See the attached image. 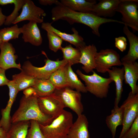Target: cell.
Segmentation results:
<instances>
[{"label": "cell", "instance_id": "obj_19", "mask_svg": "<svg viewBox=\"0 0 138 138\" xmlns=\"http://www.w3.org/2000/svg\"><path fill=\"white\" fill-rule=\"evenodd\" d=\"M37 23L30 21L21 27L22 38L26 42H29L37 46L40 45L42 38Z\"/></svg>", "mask_w": 138, "mask_h": 138}, {"label": "cell", "instance_id": "obj_25", "mask_svg": "<svg viewBox=\"0 0 138 138\" xmlns=\"http://www.w3.org/2000/svg\"><path fill=\"white\" fill-rule=\"evenodd\" d=\"M65 71L69 87L73 89H75L76 90L80 92L85 93L87 92L85 86L78 78L71 65L67 64L65 66Z\"/></svg>", "mask_w": 138, "mask_h": 138}, {"label": "cell", "instance_id": "obj_4", "mask_svg": "<svg viewBox=\"0 0 138 138\" xmlns=\"http://www.w3.org/2000/svg\"><path fill=\"white\" fill-rule=\"evenodd\" d=\"M91 75H85L79 70L76 71L77 74L85 82L87 92H89L98 98L107 97L110 84L113 82L109 77L106 78L99 75L94 71Z\"/></svg>", "mask_w": 138, "mask_h": 138}, {"label": "cell", "instance_id": "obj_13", "mask_svg": "<svg viewBox=\"0 0 138 138\" xmlns=\"http://www.w3.org/2000/svg\"><path fill=\"white\" fill-rule=\"evenodd\" d=\"M7 85L9 89V99L5 108L1 110L0 128H2L7 132L11 125L10 112L12 107L19 91L16 85L12 80H10Z\"/></svg>", "mask_w": 138, "mask_h": 138}, {"label": "cell", "instance_id": "obj_28", "mask_svg": "<svg viewBox=\"0 0 138 138\" xmlns=\"http://www.w3.org/2000/svg\"><path fill=\"white\" fill-rule=\"evenodd\" d=\"M60 50L63 54L64 60L67 64L71 66L79 63L80 56V49L73 47L69 44L64 47H62Z\"/></svg>", "mask_w": 138, "mask_h": 138}, {"label": "cell", "instance_id": "obj_24", "mask_svg": "<svg viewBox=\"0 0 138 138\" xmlns=\"http://www.w3.org/2000/svg\"><path fill=\"white\" fill-rule=\"evenodd\" d=\"M30 124V121L11 123L5 138H26Z\"/></svg>", "mask_w": 138, "mask_h": 138}, {"label": "cell", "instance_id": "obj_29", "mask_svg": "<svg viewBox=\"0 0 138 138\" xmlns=\"http://www.w3.org/2000/svg\"><path fill=\"white\" fill-rule=\"evenodd\" d=\"M65 65L61 67L55 71L49 79L56 89L69 87L65 73Z\"/></svg>", "mask_w": 138, "mask_h": 138}, {"label": "cell", "instance_id": "obj_40", "mask_svg": "<svg viewBox=\"0 0 138 138\" xmlns=\"http://www.w3.org/2000/svg\"><path fill=\"white\" fill-rule=\"evenodd\" d=\"M7 132L2 128H0V138H5Z\"/></svg>", "mask_w": 138, "mask_h": 138}, {"label": "cell", "instance_id": "obj_17", "mask_svg": "<svg viewBox=\"0 0 138 138\" xmlns=\"http://www.w3.org/2000/svg\"><path fill=\"white\" fill-rule=\"evenodd\" d=\"M88 125V119L84 114L78 116L70 128L66 138H90Z\"/></svg>", "mask_w": 138, "mask_h": 138}, {"label": "cell", "instance_id": "obj_38", "mask_svg": "<svg viewBox=\"0 0 138 138\" xmlns=\"http://www.w3.org/2000/svg\"><path fill=\"white\" fill-rule=\"evenodd\" d=\"M39 2L40 4L46 6L51 5L53 4L56 5L59 1L57 0H39Z\"/></svg>", "mask_w": 138, "mask_h": 138}, {"label": "cell", "instance_id": "obj_20", "mask_svg": "<svg viewBox=\"0 0 138 138\" xmlns=\"http://www.w3.org/2000/svg\"><path fill=\"white\" fill-rule=\"evenodd\" d=\"M107 72L109 74V78L114 81L115 84L116 94L114 106H118L121 100L123 90L124 68L123 67L121 68L113 67L111 69L108 70Z\"/></svg>", "mask_w": 138, "mask_h": 138}, {"label": "cell", "instance_id": "obj_34", "mask_svg": "<svg viewBox=\"0 0 138 138\" xmlns=\"http://www.w3.org/2000/svg\"><path fill=\"white\" fill-rule=\"evenodd\" d=\"M121 138H138V116L127 132Z\"/></svg>", "mask_w": 138, "mask_h": 138}, {"label": "cell", "instance_id": "obj_30", "mask_svg": "<svg viewBox=\"0 0 138 138\" xmlns=\"http://www.w3.org/2000/svg\"><path fill=\"white\" fill-rule=\"evenodd\" d=\"M25 0H0V5L3 6L8 4H13L14 9L12 13L6 16L4 24L9 26L12 24L19 16L18 12L24 4Z\"/></svg>", "mask_w": 138, "mask_h": 138}, {"label": "cell", "instance_id": "obj_12", "mask_svg": "<svg viewBox=\"0 0 138 138\" xmlns=\"http://www.w3.org/2000/svg\"><path fill=\"white\" fill-rule=\"evenodd\" d=\"M0 68L5 70L16 68L21 71L20 64L16 62L18 56L15 54V50L12 44L8 42H3L0 46Z\"/></svg>", "mask_w": 138, "mask_h": 138}, {"label": "cell", "instance_id": "obj_35", "mask_svg": "<svg viewBox=\"0 0 138 138\" xmlns=\"http://www.w3.org/2000/svg\"><path fill=\"white\" fill-rule=\"evenodd\" d=\"M115 47L122 52L125 51L126 48L127 42L126 39L123 36H120L115 39Z\"/></svg>", "mask_w": 138, "mask_h": 138}, {"label": "cell", "instance_id": "obj_27", "mask_svg": "<svg viewBox=\"0 0 138 138\" xmlns=\"http://www.w3.org/2000/svg\"><path fill=\"white\" fill-rule=\"evenodd\" d=\"M12 80L15 83L19 91L32 86L36 78L30 76L22 71L12 76Z\"/></svg>", "mask_w": 138, "mask_h": 138}, {"label": "cell", "instance_id": "obj_36", "mask_svg": "<svg viewBox=\"0 0 138 138\" xmlns=\"http://www.w3.org/2000/svg\"><path fill=\"white\" fill-rule=\"evenodd\" d=\"M5 70L0 68V86L7 85L10 80L6 77Z\"/></svg>", "mask_w": 138, "mask_h": 138}, {"label": "cell", "instance_id": "obj_32", "mask_svg": "<svg viewBox=\"0 0 138 138\" xmlns=\"http://www.w3.org/2000/svg\"><path fill=\"white\" fill-rule=\"evenodd\" d=\"M47 32V36L49 40L50 49L55 52L60 50L63 40L55 33L49 30H45Z\"/></svg>", "mask_w": 138, "mask_h": 138}, {"label": "cell", "instance_id": "obj_31", "mask_svg": "<svg viewBox=\"0 0 138 138\" xmlns=\"http://www.w3.org/2000/svg\"><path fill=\"white\" fill-rule=\"evenodd\" d=\"M22 32L21 27L19 28L16 24L10 27L5 28L1 29L3 42H8L10 40L18 38Z\"/></svg>", "mask_w": 138, "mask_h": 138}, {"label": "cell", "instance_id": "obj_2", "mask_svg": "<svg viewBox=\"0 0 138 138\" xmlns=\"http://www.w3.org/2000/svg\"><path fill=\"white\" fill-rule=\"evenodd\" d=\"M38 97L33 95L28 98L24 96L19 105L11 118V123L34 120L43 125L50 124L54 119L46 115L41 111L38 102Z\"/></svg>", "mask_w": 138, "mask_h": 138}, {"label": "cell", "instance_id": "obj_8", "mask_svg": "<svg viewBox=\"0 0 138 138\" xmlns=\"http://www.w3.org/2000/svg\"><path fill=\"white\" fill-rule=\"evenodd\" d=\"M54 93L62 101L65 107H68L76 113L78 116L82 114L84 107L81 101L80 92L68 87L56 88Z\"/></svg>", "mask_w": 138, "mask_h": 138}, {"label": "cell", "instance_id": "obj_3", "mask_svg": "<svg viewBox=\"0 0 138 138\" xmlns=\"http://www.w3.org/2000/svg\"><path fill=\"white\" fill-rule=\"evenodd\" d=\"M73 119L72 113L64 109L49 124H39L44 138H66Z\"/></svg>", "mask_w": 138, "mask_h": 138}, {"label": "cell", "instance_id": "obj_15", "mask_svg": "<svg viewBox=\"0 0 138 138\" xmlns=\"http://www.w3.org/2000/svg\"><path fill=\"white\" fill-rule=\"evenodd\" d=\"M80 56L79 63L83 65L82 69L87 73L92 72L95 69V56L97 52L94 44L86 45L79 49Z\"/></svg>", "mask_w": 138, "mask_h": 138}, {"label": "cell", "instance_id": "obj_23", "mask_svg": "<svg viewBox=\"0 0 138 138\" xmlns=\"http://www.w3.org/2000/svg\"><path fill=\"white\" fill-rule=\"evenodd\" d=\"M60 3L72 10L82 13H92L95 1L86 0H61Z\"/></svg>", "mask_w": 138, "mask_h": 138}, {"label": "cell", "instance_id": "obj_6", "mask_svg": "<svg viewBox=\"0 0 138 138\" xmlns=\"http://www.w3.org/2000/svg\"><path fill=\"white\" fill-rule=\"evenodd\" d=\"M138 1L121 0L116 12L122 15V21L133 32L138 31Z\"/></svg>", "mask_w": 138, "mask_h": 138}, {"label": "cell", "instance_id": "obj_16", "mask_svg": "<svg viewBox=\"0 0 138 138\" xmlns=\"http://www.w3.org/2000/svg\"><path fill=\"white\" fill-rule=\"evenodd\" d=\"M124 69V82L130 86L132 93H138V86L137 83L138 79V63L136 62H121Z\"/></svg>", "mask_w": 138, "mask_h": 138}, {"label": "cell", "instance_id": "obj_7", "mask_svg": "<svg viewBox=\"0 0 138 138\" xmlns=\"http://www.w3.org/2000/svg\"><path fill=\"white\" fill-rule=\"evenodd\" d=\"M121 106L123 110V121L119 138L125 133L138 116V93L133 94L130 92Z\"/></svg>", "mask_w": 138, "mask_h": 138}, {"label": "cell", "instance_id": "obj_22", "mask_svg": "<svg viewBox=\"0 0 138 138\" xmlns=\"http://www.w3.org/2000/svg\"><path fill=\"white\" fill-rule=\"evenodd\" d=\"M123 114V109L121 106L120 107L114 106L111 114L106 117V123L111 132L112 138H115L118 126L122 125Z\"/></svg>", "mask_w": 138, "mask_h": 138}, {"label": "cell", "instance_id": "obj_33", "mask_svg": "<svg viewBox=\"0 0 138 138\" xmlns=\"http://www.w3.org/2000/svg\"><path fill=\"white\" fill-rule=\"evenodd\" d=\"M30 122V128L28 129L26 138H44L38 122L35 120H31Z\"/></svg>", "mask_w": 138, "mask_h": 138}, {"label": "cell", "instance_id": "obj_14", "mask_svg": "<svg viewBox=\"0 0 138 138\" xmlns=\"http://www.w3.org/2000/svg\"><path fill=\"white\" fill-rule=\"evenodd\" d=\"M41 27L43 29L50 30L55 33L63 40L69 42L75 46L76 48L80 49L86 45L83 38L79 35L78 31L74 28H72V30L73 33L69 34L63 32L56 29L49 22H43Z\"/></svg>", "mask_w": 138, "mask_h": 138}, {"label": "cell", "instance_id": "obj_9", "mask_svg": "<svg viewBox=\"0 0 138 138\" xmlns=\"http://www.w3.org/2000/svg\"><path fill=\"white\" fill-rule=\"evenodd\" d=\"M122 65L119 54L113 49H102L96 54L95 69L98 72L105 73L112 67Z\"/></svg>", "mask_w": 138, "mask_h": 138}, {"label": "cell", "instance_id": "obj_18", "mask_svg": "<svg viewBox=\"0 0 138 138\" xmlns=\"http://www.w3.org/2000/svg\"><path fill=\"white\" fill-rule=\"evenodd\" d=\"M121 0H101L96 3L91 13L99 17L106 18L113 16Z\"/></svg>", "mask_w": 138, "mask_h": 138}, {"label": "cell", "instance_id": "obj_26", "mask_svg": "<svg viewBox=\"0 0 138 138\" xmlns=\"http://www.w3.org/2000/svg\"><path fill=\"white\" fill-rule=\"evenodd\" d=\"M38 97L47 96L53 93L56 88L48 79H36L32 86Z\"/></svg>", "mask_w": 138, "mask_h": 138}, {"label": "cell", "instance_id": "obj_11", "mask_svg": "<svg viewBox=\"0 0 138 138\" xmlns=\"http://www.w3.org/2000/svg\"><path fill=\"white\" fill-rule=\"evenodd\" d=\"M46 15L44 10L36 6L32 1L25 0L21 13L12 24H16L25 20L33 21L37 23H42L44 17Z\"/></svg>", "mask_w": 138, "mask_h": 138}, {"label": "cell", "instance_id": "obj_39", "mask_svg": "<svg viewBox=\"0 0 138 138\" xmlns=\"http://www.w3.org/2000/svg\"><path fill=\"white\" fill-rule=\"evenodd\" d=\"M2 9L0 7V26L4 24L6 16L4 15L2 13Z\"/></svg>", "mask_w": 138, "mask_h": 138}, {"label": "cell", "instance_id": "obj_1", "mask_svg": "<svg viewBox=\"0 0 138 138\" xmlns=\"http://www.w3.org/2000/svg\"><path fill=\"white\" fill-rule=\"evenodd\" d=\"M51 11L52 19L53 21L60 20L66 21L70 25L75 23L84 24L91 28L94 34L100 36L99 28L102 24L114 22L123 24L122 21L112 19L99 17L92 13L75 11L63 5L59 1Z\"/></svg>", "mask_w": 138, "mask_h": 138}, {"label": "cell", "instance_id": "obj_41", "mask_svg": "<svg viewBox=\"0 0 138 138\" xmlns=\"http://www.w3.org/2000/svg\"><path fill=\"white\" fill-rule=\"evenodd\" d=\"M0 31H1V29H0V46L1 45V44H2V43H3L2 39V38H1V34Z\"/></svg>", "mask_w": 138, "mask_h": 138}, {"label": "cell", "instance_id": "obj_21", "mask_svg": "<svg viewBox=\"0 0 138 138\" xmlns=\"http://www.w3.org/2000/svg\"><path fill=\"white\" fill-rule=\"evenodd\" d=\"M123 31L126 35L129 43V48L127 54L121 59V62H135L138 59V37L130 31L128 27L124 25Z\"/></svg>", "mask_w": 138, "mask_h": 138}, {"label": "cell", "instance_id": "obj_37", "mask_svg": "<svg viewBox=\"0 0 138 138\" xmlns=\"http://www.w3.org/2000/svg\"><path fill=\"white\" fill-rule=\"evenodd\" d=\"M24 96L28 98L33 95L37 96L35 90L32 86L28 87L24 90L23 92Z\"/></svg>", "mask_w": 138, "mask_h": 138}, {"label": "cell", "instance_id": "obj_5", "mask_svg": "<svg viewBox=\"0 0 138 138\" xmlns=\"http://www.w3.org/2000/svg\"><path fill=\"white\" fill-rule=\"evenodd\" d=\"M42 53L47 58L44 60L45 65L44 66L41 67H36L33 65L29 61H27L24 63L21 67V71L36 79H48L55 71L67 64L63 59L60 60L58 59L56 61L50 60L44 51H42Z\"/></svg>", "mask_w": 138, "mask_h": 138}, {"label": "cell", "instance_id": "obj_10", "mask_svg": "<svg viewBox=\"0 0 138 138\" xmlns=\"http://www.w3.org/2000/svg\"><path fill=\"white\" fill-rule=\"evenodd\" d=\"M38 102L42 112L53 119L59 116L65 108L60 98L54 93L47 96L38 97Z\"/></svg>", "mask_w": 138, "mask_h": 138}]
</instances>
